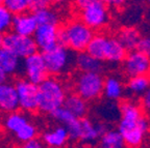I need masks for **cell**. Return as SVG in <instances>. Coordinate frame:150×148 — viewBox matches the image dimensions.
<instances>
[{"label":"cell","instance_id":"8d00e7d4","mask_svg":"<svg viewBox=\"0 0 150 148\" xmlns=\"http://www.w3.org/2000/svg\"><path fill=\"white\" fill-rule=\"evenodd\" d=\"M53 1L56 3H59V4H65V3L69 2L70 0H53Z\"/></svg>","mask_w":150,"mask_h":148},{"label":"cell","instance_id":"2e32d148","mask_svg":"<svg viewBox=\"0 0 150 148\" xmlns=\"http://www.w3.org/2000/svg\"><path fill=\"white\" fill-rule=\"evenodd\" d=\"M75 66L80 72L87 73H99L102 74L105 71L104 62L90 55L87 51L77 52L75 55Z\"/></svg>","mask_w":150,"mask_h":148},{"label":"cell","instance_id":"cb8c5ba5","mask_svg":"<svg viewBox=\"0 0 150 148\" xmlns=\"http://www.w3.org/2000/svg\"><path fill=\"white\" fill-rule=\"evenodd\" d=\"M100 147L102 148H122L125 146L124 140L118 130H108L101 135L99 139Z\"/></svg>","mask_w":150,"mask_h":148},{"label":"cell","instance_id":"83f0119b","mask_svg":"<svg viewBox=\"0 0 150 148\" xmlns=\"http://www.w3.org/2000/svg\"><path fill=\"white\" fill-rule=\"evenodd\" d=\"M31 0H3V4L14 15L27 12L30 8Z\"/></svg>","mask_w":150,"mask_h":148},{"label":"cell","instance_id":"d6a6232c","mask_svg":"<svg viewBox=\"0 0 150 148\" xmlns=\"http://www.w3.org/2000/svg\"><path fill=\"white\" fill-rule=\"evenodd\" d=\"M23 146L25 148H41V147H43V143L41 140H39L37 137H35L33 139L24 142Z\"/></svg>","mask_w":150,"mask_h":148},{"label":"cell","instance_id":"52a82bcc","mask_svg":"<svg viewBox=\"0 0 150 148\" xmlns=\"http://www.w3.org/2000/svg\"><path fill=\"white\" fill-rule=\"evenodd\" d=\"M2 47L21 59L38 51L37 45L33 36L18 34L14 31H8L3 34Z\"/></svg>","mask_w":150,"mask_h":148},{"label":"cell","instance_id":"74e56055","mask_svg":"<svg viewBox=\"0 0 150 148\" xmlns=\"http://www.w3.org/2000/svg\"><path fill=\"white\" fill-rule=\"evenodd\" d=\"M2 42H3V33L0 32V47H2Z\"/></svg>","mask_w":150,"mask_h":148},{"label":"cell","instance_id":"7402d4cb","mask_svg":"<svg viewBox=\"0 0 150 148\" xmlns=\"http://www.w3.org/2000/svg\"><path fill=\"white\" fill-rule=\"evenodd\" d=\"M28 122H29V119L27 118V116L17 110V111L7 113L4 119V127L6 128V131L15 135Z\"/></svg>","mask_w":150,"mask_h":148},{"label":"cell","instance_id":"9c48e42d","mask_svg":"<svg viewBox=\"0 0 150 148\" xmlns=\"http://www.w3.org/2000/svg\"><path fill=\"white\" fill-rule=\"evenodd\" d=\"M18 94L19 108L24 112L38 111V85L27 79H19L15 83Z\"/></svg>","mask_w":150,"mask_h":148},{"label":"cell","instance_id":"ffe728a7","mask_svg":"<svg viewBox=\"0 0 150 148\" xmlns=\"http://www.w3.org/2000/svg\"><path fill=\"white\" fill-rule=\"evenodd\" d=\"M102 94L108 101L117 102L121 100L124 94V86L122 84L121 80L112 76L108 77L103 83Z\"/></svg>","mask_w":150,"mask_h":148},{"label":"cell","instance_id":"836d02e7","mask_svg":"<svg viewBox=\"0 0 150 148\" xmlns=\"http://www.w3.org/2000/svg\"><path fill=\"white\" fill-rule=\"evenodd\" d=\"M103 2H105L108 5H110V6L114 7H121L122 5H124L125 2L127 0H102Z\"/></svg>","mask_w":150,"mask_h":148},{"label":"cell","instance_id":"d590c367","mask_svg":"<svg viewBox=\"0 0 150 148\" xmlns=\"http://www.w3.org/2000/svg\"><path fill=\"white\" fill-rule=\"evenodd\" d=\"M7 77L8 76H7L3 71L0 70V84L3 83V82H5V81H7Z\"/></svg>","mask_w":150,"mask_h":148},{"label":"cell","instance_id":"1f68e13d","mask_svg":"<svg viewBox=\"0 0 150 148\" xmlns=\"http://www.w3.org/2000/svg\"><path fill=\"white\" fill-rule=\"evenodd\" d=\"M53 0H31L30 1V9L37 10L40 8H45V7H49Z\"/></svg>","mask_w":150,"mask_h":148},{"label":"cell","instance_id":"d4e9b609","mask_svg":"<svg viewBox=\"0 0 150 148\" xmlns=\"http://www.w3.org/2000/svg\"><path fill=\"white\" fill-rule=\"evenodd\" d=\"M126 54H127L126 49L120 43L119 39L117 37H110V50L106 62L114 63V64L120 63L123 61Z\"/></svg>","mask_w":150,"mask_h":148},{"label":"cell","instance_id":"9a60e30c","mask_svg":"<svg viewBox=\"0 0 150 148\" xmlns=\"http://www.w3.org/2000/svg\"><path fill=\"white\" fill-rule=\"evenodd\" d=\"M38 27V22L33 14L27 12L14 15L12 29L14 32L26 36H33Z\"/></svg>","mask_w":150,"mask_h":148},{"label":"cell","instance_id":"f546056e","mask_svg":"<svg viewBox=\"0 0 150 148\" xmlns=\"http://www.w3.org/2000/svg\"><path fill=\"white\" fill-rule=\"evenodd\" d=\"M141 108L144 113L150 116V87L141 95Z\"/></svg>","mask_w":150,"mask_h":148},{"label":"cell","instance_id":"e575fe53","mask_svg":"<svg viewBox=\"0 0 150 148\" xmlns=\"http://www.w3.org/2000/svg\"><path fill=\"white\" fill-rule=\"evenodd\" d=\"M93 1H95V0H73L74 4L76 5V7H78L79 9H81L82 7H84V6H87L88 4L92 3Z\"/></svg>","mask_w":150,"mask_h":148},{"label":"cell","instance_id":"8fae6325","mask_svg":"<svg viewBox=\"0 0 150 148\" xmlns=\"http://www.w3.org/2000/svg\"><path fill=\"white\" fill-rule=\"evenodd\" d=\"M57 34H59V26L57 25H53V24L38 25L33 35L38 50H40L42 53H44V52L51 50L56 45H59Z\"/></svg>","mask_w":150,"mask_h":148},{"label":"cell","instance_id":"ab89813d","mask_svg":"<svg viewBox=\"0 0 150 148\" xmlns=\"http://www.w3.org/2000/svg\"><path fill=\"white\" fill-rule=\"evenodd\" d=\"M146 1H147V2H148V3H149V4H150V0H146Z\"/></svg>","mask_w":150,"mask_h":148},{"label":"cell","instance_id":"277c9868","mask_svg":"<svg viewBox=\"0 0 150 148\" xmlns=\"http://www.w3.org/2000/svg\"><path fill=\"white\" fill-rule=\"evenodd\" d=\"M72 52L68 47L62 45H56L51 50L44 52L43 57L48 74L56 76L68 73L75 65V55Z\"/></svg>","mask_w":150,"mask_h":148},{"label":"cell","instance_id":"603a6c76","mask_svg":"<svg viewBox=\"0 0 150 148\" xmlns=\"http://www.w3.org/2000/svg\"><path fill=\"white\" fill-rule=\"evenodd\" d=\"M150 87V75L130 77L127 82V89L132 95L141 96Z\"/></svg>","mask_w":150,"mask_h":148},{"label":"cell","instance_id":"4dcf8cb0","mask_svg":"<svg viewBox=\"0 0 150 148\" xmlns=\"http://www.w3.org/2000/svg\"><path fill=\"white\" fill-rule=\"evenodd\" d=\"M137 50L141 51L142 53H144L150 58V36L141 37Z\"/></svg>","mask_w":150,"mask_h":148},{"label":"cell","instance_id":"ac0fdd59","mask_svg":"<svg viewBox=\"0 0 150 148\" xmlns=\"http://www.w3.org/2000/svg\"><path fill=\"white\" fill-rule=\"evenodd\" d=\"M68 141L69 135L64 125L56 126L43 135V143L48 147H63Z\"/></svg>","mask_w":150,"mask_h":148},{"label":"cell","instance_id":"7a4b0ae2","mask_svg":"<svg viewBox=\"0 0 150 148\" xmlns=\"http://www.w3.org/2000/svg\"><path fill=\"white\" fill-rule=\"evenodd\" d=\"M94 32L81 20H73L64 27H59V45L68 47L73 52L86 51Z\"/></svg>","mask_w":150,"mask_h":148},{"label":"cell","instance_id":"4fadbf2b","mask_svg":"<svg viewBox=\"0 0 150 148\" xmlns=\"http://www.w3.org/2000/svg\"><path fill=\"white\" fill-rule=\"evenodd\" d=\"M19 109V101L14 83L3 82L0 84V112L11 113Z\"/></svg>","mask_w":150,"mask_h":148},{"label":"cell","instance_id":"5bb4252c","mask_svg":"<svg viewBox=\"0 0 150 148\" xmlns=\"http://www.w3.org/2000/svg\"><path fill=\"white\" fill-rule=\"evenodd\" d=\"M110 50V37L104 34H94L86 51L99 60L106 62Z\"/></svg>","mask_w":150,"mask_h":148},{"label":"cell","instance_id":"d6986e66","mask_svg":"<svg viewBox=\"0 0 150 148\" xmlns=\"http://www.w3.org/2000/svg\"><path fill=\"white\" fill-rule=\"evenodd\" d=\"M63 106L77 118L86 117L88 113L87 101L83 100L77 93H71L67 95Z\"/></svg>","mask_w":150,"mask_h":148},{"label":"cell","instance_id":"3957f363","mask_svg":"<svg viewBox=\"0 0 150 148\" xmlns=\"http://www.w3.org/2000/svg\"><path fill=\"white\" fill-rule=\"evenodd\" d=\"M118 131L124 140L125 146L139 147L144 143L149 131V121L145 115L139 118L120 117Z\"/></svg>","mask_w":150,"mask_h":148},{"label":"cell","instance_id":"ba28073f","mask_svg":"<svg viewBox=\"0 0 150 148\" xmlns=\"http://www.w3.org/2000/svg\"><path fill=\"white\" fill-rule=\"evenodd\" d=\"M21 72L25 76V79L37 85L45 80L48 77V71L45 64L43 53H39L37 51L23 58Z\"/></svg>","mask_w":150,"mask_h":148},{"label":"cell","instance_id":"7c38bea8","mask_svg":"<svg viewBox=\"0 0 150 148\" xmlns=\"http://www.w3.org/2000/svg\"><path fill=\"white\" fill-rule=\"evenodd\" d=\"M108 130L102 122H93L88 118H80V132L78 141L83 144H96L101 135Z\"/></svg>","mask_w":150,"mask_h":148},{"label":"cell","instance_id":"f1b7e54d","mask_svg":"<svg viewBox=\"0 0 150 148\" xmlns=\"http://www.w3.org/2000/svg\"><path fill=\"white\" fill-rule=\"evenodd\" d=\"M37 133H38L37 127L29 121V122L26 125H24L19 132H17L16 134H15V137H16V139L18 140L19 142L24 143V142L37 137Z\"/></svg>","mask_w":150,"mask_h":148},{"label":"cell","instance_id":"484cf974","mask_svg":"<svg viewBox=\"0 0 150 148\" xmlns=\"http://www.w3.org/2000/svg\"><path fill=\"white\" fill-rule=\"evenodd\" d=\"M33 16H35V20H37L38 25H42V24L57 25L59 24V16L53 9L49 8V7L33 10Z\"/></svg>","mask_w":150,"mask_h":148},{"label":"cell","instance_id":"5b68a950","mask_svg":"<svg viewBox=\"0 0 150 148\" xmlns=\"http://www.w3.org/2000/svg\"><path fill=\"white\" fill-rule=\"evenodd\" d=\"M103 83L102 74L80 72L75 80V91L87 102H93L102 95Z\"/></svg>","mask_w":150,"mask_h":148},{"label":"cell","instance_id":"f35d334b","mask_svg":"<svg viewBox=\"0 0 150 148\" xmlns=\"http://www.w3.org/2000/svg\"><path fill=\"white\" fill-rule=\"evenodd\" d=\"M3 3V0H0V4H2Z\"/></svg>","mask_w":150,"mask_h":148},{"label":"cell","instance_id":"8992f818","mask_svg":"<svg viewBox=\"0 0 150 148\" xmlns=\"http://www.w3.org/2000/svg\"><path fill=\"white\" fill-rule=\"evenodd\" d=\"M80 20L94 31L100 30L110 21L108 4L102 0H95L80 9Z\"/></svg>","mask_w":150,"mask_h":148},{"label":"cell","instance_id":"44dd1931","mask_svg":"<svg viewBox=\"0 0 150 148\" xmlns=\"http://www.w3.org/2000/svg\"><path fill=\"white\" fill-rule=\"evenodd\" d=\"M118 39L120 40L126 51H134L138 48V44L140 42L141 34L136 28L125 27L119 31L118 33Z\"/></svg>","mask_w":150,"mask_h":148},{"label":"cell","instance_id":"6da1fadb","mask_svg":"<svg viewBox=\"0 0 150 148\" xmlns=\"http://www.w3.org/2000/svg\"><path fill=\"white\" fill-rule=\"evenodd\" d=\"M67 96L63 83L54 77H47L38 84V110L45 114H51L62 107Z\"/></svg>","mask_w":150,"mask_h":148},{"label":"cell","instance_id":"4316f807","mask_svg":"<svg viewBox=\"0 0 150 148\" xmlns=\"http://www.w3.org/2000/svg\"><path fill=\"white\" fill-rule=\"evenodd\" d=\"M14 14L4 4H0V32L6 33L12 29Z\"/></svg>","mask_w":150,"mask_h":148},{"label":"cell","instance_id":"e0dca14e","mask_svg":"<svg viewBox=\"0 0 150 148\" xmlns=\"http://www.w3.org/2000/svg\"><path fill=\"white\" fill-rule=\"evenodd\" d=\"M21 58L8 51L7 49L0 47V70L7 76L21 72Z\"/></svg>","mask_w":150,"mask_h":148},{"label":"cell","instance_id":"30bf717a","mask_svg":"<svg viewBox=\"0 0 150 148\" xmlns=\"http://www.w3.org/2000/svg\"><path fill=\"white\" fill-rule=\"evenodd\" d=\"M125 75L130 77L150 75V58L139 50L129 51L122 61Z\"/></svg>","mask_w":150,"mask_h":148}]
</instances>
